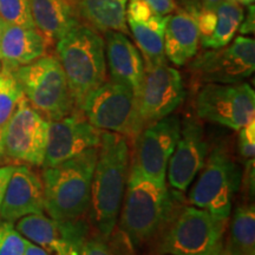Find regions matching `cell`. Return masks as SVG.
I'll return each instance as SVG.
<instances>
[{
  "label": "cell",
  "instance_id": "obj_26",
  "mask_svg": "<svg viewBox=\"0 0 255 255\" xmlns=\"http://www.w3.org/2000/svg\"><path fill=\"white\" fill-rule=\"evenodd\" d=\"M23 96L20 85L15 78L13 70L1 66L0 69V129L12 116L19 100Z\"/></svg>",
  "mask_w": 255,
  "mask_h": 255
},
{
  "label": "cell",
  "instance_id": "obj_40",
  "mask_svg": "<svg viewBox=\"0 0 255 255\" xmlns=\"http://www.w3.org/2000/svg\"><path fill=\"white\" fill-rule=\"evenodd\" d=\"M219 255H229V254H228V253H226V252L222 250V252H221V253H220Z\"/></svg>",
  "mask_w": 255,
  "mask_h": 255
},
{
  "label": "cell",
  "instance_id": "obj_12",
  "mask_svg": "<svg viewBox=\"0 0 255 255\" xmlns=\"http://www.w3.org/2000/svg\"><path fill=\"white\" fill-rule=\"evenodd\" d=\"M181 124L180 117L171 114L143 128L135 138L130 165L155 183L165 186L168 163L180 138Z\"/></svg>",
  "mask_w": 255,
  "mask_h": 255
},
{
  "label": "cell",
  "instance_id": "obj_42",
  "mask_svg": "<svg viewBox=\"0 0 255 255\" xmlns=\"http://www.w3.org/2000/svg\"><path fill=\"white\" fill-rule=\"evenodd\" d=\"M0 69H1V62H0Z\"/></svg>",
  "mask_w": 255,
  "mask_h": 255
},
{
  "label": "cell",
  "instance_id": "obj_14",
  "mask_svg": "<svg viewBox=\"0 0 255 255\" xmlns=\"http://www.w3.org/2000/svg\"><path fill=\"white\" fill-rule=\"evenodd\" d=\"M15 229L49 255H81L89 227L81 220H56L41 214L19 219Z\"/></svg>",
  "mask_w": 255,
  "mask_h": 255
},
{
  "label": "cell",
  "instance_id": "obj_11",
  "mask_svg": "<svg viewBox=\"0 0 255 255\" xmlns=\"http://www.w3.org/2000/svg\"><path fill=\"white\" fill-rule=\"evenodd\" d=\"M186 97L183 79L167 63L145 68L138 94L136 114L139 129L150 126L174 113Z\"/></svg>",
  "mask_w": 255,
  "mask_h": 255
},
{
  "label": "cell",
  "instance_id": "obj_38",
  "mask_svg": "<svg viewBox=\"0 0 255 255\" xmlns=\"http://www.w3.org/2000/svg\"><path fill=\"white\" fill-rule=\"evenodd\" d=\"M177 1L182 2V4L188 7V6L193 5V4H196V2H199V0H177Z\"/></svg>",
  "mask_w": 255,
  "mask_h": 255
},
{
  "label": "cell",
  "instance_id": "obj_20",
  "mask_svg": "<svg viewBox=\"0 0 255 255\" xmlns=\"http://www.w3.org/2000/svg\"><path fill=\"white\" fill-rule=\"evenodd\" d=\"M47 43L36 27L2 21L0 31L1 66L15 70L45 56Z\"/></svg>",
  "mask_w": 255,
  "mask_h": 255
},
{
  "label": "cell",
  "instance_id": "obj_10",
  "mask_svg": "<svg viewBox=\"0 0 255 255\" xmlns=\"http://www.w3.org/2000/svg\"><path fill=\"white\" fill-rule=\"evenodd\" d=\"M49 123L31 107L25 96H21L13 114L2 128V141L7 161L43 167Z\"/></svg>",
  "mask_w": 255,
  "mask_h": 255
},
{
  "label": "cell",
  "instance_id": "obj_33",
  "mask_svg": "<svg viewBox=\"0 0 255 255\" xmlns=\"http://www.w3.org/2000/svg\"><path fill=\"white\" fill-rule=\"evenodd\" d=\"M13 169H14L13 164L0 165V207H1L2 197H4L6 186H7V182L9 177H11Z\"/></svg>",
  "mask_w": 255,
  "mask_h": 255
},
{
  "label": "cell",
  "instance_id": "obj_37",
  "mask_svg": "<svg viewBox=\"0 0 255 255\" xmlns=\"http://www.w3.org/2000/svg\"><path fill=\"white\" fill-rule=\"evenodd\" d=\"M5 162H7V158L5 155L4 141H2V129H0V165L4 164Z\"/></svg>",
  "mask_w": 255,
  "mask_h": 255
},
{
  "label": "cell",
  "instance_id": "obj_8",
  "mask_svg": "<svg viewBox=\"0 0 255 255\" xmlns=\"http://www.w3.org/2000/svg\"><path fill=\"white\" fill-rule=\"evenodd\" d=\"M81 113L102 131L136 138L141 132L136 114V96L128 85L109 79L92 90L83 102Z\"/></svg>",
  "mask_w": 255,
  "mask_h": 255
},
{
  "label": "cell",
  "instance_id": "obj_31",
  "mask_svg": "<svg viewBox=\"0 0 255 255\" xmlns=\"http://www.w3.org/2000/svg\"><path fill=\"white\" fill-rule=\"evenodd\" d=\"M154 11L158 12L162 15L171 14L176 9L175 0H144Z\"/></svg>",
  "mask_w": 255,
  "mask_h": 255
},
{
  "label": "cell",
  "instance_id": "obj_25",
  "mask_svg": "<svg viewBox=\"0 0 255 255\" xmlns=\"http://www.w3.org/2000/svg\"><path fill=\"white\" fill-rule=\"evenodd\" d=\"M215 14L214 30L209 38L200 43L205 49H220L228 45L244 20L245 9L234 0H222L215 7Z\"/></svg>",
  "mask_w": 255,
  "mask_h": 255
},
{
  "label": "cell",
  "instance_id": "obj_2",
  "mask_svg": "<svg viewBox=\"0 0 255 255\" xmlns=\"http://www.w3.org/2000/svg\"><path fill=\"white\" fill-rule=\"evenodd\" d=\"M122 202L120 229L133 248L161 234L177 210L176 196L171 195L167 184L155 183L131 165Z\"/></svg>",
  "mask_w": 255,
  "mask_h": 255
},
{
  "label": "cell",
  "instance_id": "obj_1",
  "mask_svg": "<svg viewBox=\"0 0 255 255\" xmlns=\"http://www.w3.org/2000/svg\"><path fill=\"white\" fill-rule=\"evenodd\" d=\"M129 170L128 138L116 132L102 131L90 200L92 222L102 237H110L116 227Z\"/></svg>",
  "mask_w": 255,
  "mask_h": 255
},
{
  "label": "cell",
  "instance_id": "obj_30",
  "mask_svg": "<svg viewBox=\"0 0 255 255\" xmlns=\"http://www.w3.org/2000/svg\"><path fill=\"white\" fill-rule=\"evenodd\" d=\"M239 131L238 148L241 157L251 159L255 156V121L242 127Z\"/></svg>",
  "mask_w": 255,
  "mask_h": 255
},
{
  "label": "cell",
  "instance_id": "obj_13",
  "mask_svg": "<svg viewBox=\"0 0 255 255\" xmlns=\"http://www.w3.org/2000/svg\"><path fill=\"white\" fill-rule=\"evenodd\" d=\"M190 69L205 84L240 83L255 71V40L239 36L220 49H207L191 62Z\"/></svg>",
  "mask_w": 255,
  "mask_h": 255
},
{
  "label": "cell",
  "instance_id": "obj_19",
  "mask_svg": "<svg viewBox=\"0 0 255 255\" xmlns=\"http://www.w3.org/2000/svg\"><path fill=\"white\" fill-rule=\"evenodd\" d=\"M104 49L111 79L128 85L137 96L145 71L139 50L126 34L116 31L105 32Z\"/></svg>",
  "mask_w": 255,
  "mask_h": 255
},
{
  "label": "cell",
  "instance_id": "obj_9",
  "mask_svg": "<svg viewBox=\"0 0 255 255\" xmlns=\"http://www.w3.org/2000/svg\"><path fill=\"white\" fill-rule=\"evenodd\" d=\"M195 110L200 120L240 130L255 121V92L244 82L207 83L196 96Z\"/></svg>",
  "mask_w": 255,
  "mask_h": 255
},
{
  "label": "cell",
  "instance_id": "obj_22",
  "mask_svg": "<svg viewBox=\"0 0 255 255\" xmlns=\"http://www.w3.org/2000/svg\"><path fill=\"white\" fill-rule=\"evenodd\" d=\"M200 34L195 19L184 9L167 15L164 55L171 63L182 66L196 56Z\"/></svg>",
  "mask_w": 255,
  "mask_h": 255
},
{
  "label": "cell",
  "instance_id": "obj_27",
  "mask_svg": "<svg viewBox=\"0 0 255 255\" xmlns=\"http://www.w3.org/2000/svg\"><path fill=\"white\" fill-rule=\"evenodd\" d=\"M0 19L7 24L34 27L28 0H0Z\"/></svg>",
  "mask_w": 255,
  "mask_h": 255
},
{
  "label": "cell",
  "instance_id": "obj_35",
  "mask_svg": "<svg viewBox=\"0 0 255 255\" xmlns=\"http://www.w3.org/2000/svg\"><path fill=\"white\" fill-rule=\"evenodd\" d=\"M24 255H49V254H47L43 248H40L39 246H37V245L32 244V242L27 240V245H26V248H25Z\"/></svg>",
  "mask_w": 255,
  "mask_h": 255
},
{
  "label": "cell",
  "instance_id": "obj_15",
  "mask_svg": "<svg viewBox=\"0 0 255 255\" xmlns=\"http://www.w3.org/2000/svg\"><path fill=\"white\" fill-rule=\"evenodd\" d=\"M102 130L95 128L82 113L49 123V137L43 168L57 165L82 152L100 146Z\"/></svg>",
  "mask_w": 255,
  "mask_h": 255
},
{
  "label": "cell",
  "instance_id": "obj_23",
  "mask_svg": "<svg viewBox=\"0 0 255 255\" xmlns=\"http://www.w3.org/2000/svg\"><path fill=\"white\" fill-rule=\"evenodd\" d=\"M129 0H78L79 13L101 31L128 34L127 7Z\"/></svg>",
  "mask_w": 255,
  "mask_h": 255
},
{
  "label": "cell",
  "instance_id": "obj_32",
  "mask_svg": "<svg viewBox=\"0 0 255 255\" xmlns=\"http://www.w3.org/2000/svg\"><path fill=\"white\" fill-rule=\"evenodd\" d=\"M244 176H241V183L246 189V193L254 195V158L247 159L246 168L244 170Z\"/></svg>",
  "mask_w": 255,
  "mask_h": 255
},
{
  "label": "cell",
  "instance_id": "obj_24",
  "mask_svg": "<svg viewBox=\"0 0 255 255\" xmlns=\"http://www.w3.org/2000/svg\"><path fill=\"white\" fill-rule=\"evenodd\" d=\"M223 251L229 255H255L254 202L238 206L233 214Z\"/></svg>",
  "mask_w": 255,
  "mask_h": 255
},
{
  "label": "cell",
  "instance_id": "obj_28",
  "mask_svg": "<svg viewBox=\"0 0 255 255\" xmlns=\"http://www.w3.org/2000/svg\"><path fill=\"white\" fill-rule=\"evenodd\" d=\"M27 240L12 222H0V255H24Z\"/></svg>",
  "mask_w": 255,
  "mask_h": 255
},
{
  "label": "cell",
  "instance_id": "obj_39",
  "mask_svg": "<svg viewBox=\"0 0 255 255\" xmlns=\"http://www.w3.org/2000/svg\"><path fill=\"white\" fill-rule=\"evenodd\" d=\"M234 1L239 2L240 5H251V4H253L254 0H234Z\"/></svg>",
  "mask_w": 255,
  "mask_h": 255
},
{
  "label": "cell",
  "instance_id": "obj_3",
  "mask_svg": "<svg viewBox=\"0 0 255 255\" xmlns=\"http://www.w3.org/2000/svg\"><path fill=\"white\" fill-rule=\"evenodd\" d=\"M98 148L53 167L44 168V206L50 218L78 220L90 208L91 184Z\"/></svg>",
  "mask_w": 255,
  "mask_h": 255
},
{
  "label": "cell",
  "instance_id": "obj_18",
  "mask_svg": "<svg viewBox=\"0 0 255 255\" xmlns=\"http://www.w3.org/2000/svg\"><path fill=\"white\" fill-rule=\"evenodd\" d=\"M127 23L141 51L145 68L167 63L164 55V30L167 15L159 14L144 0H129Z\"/></svg>",
  "mask_w": 255,
  "mask_h": 255
},
{
  "label": "cell",
  "instance_id": "obj_21",
  "mask_svg": "<svg viewBox=\"0 0 255 255\" xmlns=\"http://www.w3.org/2000/svg\"><path fill=\"white\" fill-rule=\"evenodd\" d=\"M34 27L52 45L79 24L70 0H28Z\"/></svg>",
  "mask_w": 255,
  "mask_h": 255
},
{
  "label": "cell",
  "instance_id": "obj_34",
  "mask_svg": "<svg viewBox=\"0 0 255 255\" xmlns=\"http://www.w3.org/2000/svg\"><path fill=\"white\" fill-rule=\"evenodd\" d=\"M240 33L244 36V34H250L254 32V6L252 4L250 7V11H248V17L242 20V23L240 24V27L239 30Z\"/></svg>",
  "mask_w": 255,
  "mask_h": 255
},
{
  "label": "cell",
  "instance_id": "obj_41",
  "mask_svg": "<svg viewBox=\"0 0 255 255\" xmlns=\"http://www.w3.org/2000/svg\"><path fill=\"white\" fill-rule=\"evenodd\" d=\"M1 24H2V21H1V19H0V31H1Z\"/></svg>",
  "mask_w": 255,
  "mask_h": 255
},
{
  "label": "cell",
  "instance_id": "obj_29",
  "mask_svg": "<svg viewBox=\"0 0 255 255\" xmlns=\"http://www.w3.org/2000/svg\"><path fill=\"white\" fill-rule=\"evenodd\" d=\"M129 251L126 245L115 240H110V237L88 238L83 245L81 255H129Z\"/></svg>",
  "mask_w": 255,
  "mask_h": 255
},
{
  "label": "cell",
  "instance_id": "obj_36",
  "mask_svg": "<svg viewBox=\"0 0 255 255\" xmlns=\"http://www.w3.org/2000/svg\"><path fill=\"white\" fill-rule=\"evenodd\" d=\"M222 0H199L200 5L205 8L209 9H215L216 6H218Z\"/></svg>",
  "mask_w": 255,
  "mask_h": 255
},
{
  "label": "cell",
  "instance_id": "obj_16",
  "mask_svg": "<svg viewBox=\"0 0 255 255\" xmlns=\"http://www.w3.org/2000/svg\"><path fill=\"white\" fill-rule=\"evenodd\" d=\"M208 152L203 127L193 119L181 124L180 138L168 163L169 184L178 193L186 191L205 165Z\"/></svg>",
  "mask_w": 255,
  "mask_h": 255
},
{
  "label": "cell",
  "instance_id": "obj_7",
  "mask_svg": "<svg viewBox=\"0 0 255 255\" xmlns=\"http://www.w3.org/2000/svg\"><path fill=\"white\" fill-rule=\"evenodd\" d=\"M241 176L240 168L227 149L218 145L208 152L200 176L190 190L189 203L220 218L229 219Z\"/></svg>",
  "mask_w": 255,
  "mask_h": 255
},
{
  "label": "cell",
  "instance_id": "obj_5",
  "mask_svg": "<svg viewBox=\"0 0 255 255\" xmlns=\"http://www.w3.org/2000/svg\"><path fill=\"white\" fill-rule=\"evenodd\" d=\"M229 219L194 206L177 209L159 234V255H219Z\"/></svg>",
  "mask_w": 255,
  "mask_h": 255
},
{
  "label": "cell",
  "instance_id": "obj_6",
  "mask_svg": "<svg viewBox=\"0 0 255 255\" xmlns=\"http://www.w3.org/2000/svg\"><path fill=\"white\" fill-rule=\"evenodd\" d=\"M13 73L31 107L49 122L75 113L68 81L58 58L45 55L13 70Z\"/></svg>",
  "mask_w": 255,
  "mask_h": 255
},
{
  "label": "cell",
  "instance_id": "obj_4",
  "mask_svg": "<svg viewBox=\"0 0 255 255\" xmlns=\"http://www.w3.org/2000/svg\"><path fill=\"white\" fill-rule=\"evenodd\" d=\"M56 51L73 104L81 113L85 97L107 81L103 38L92 28L78 24L57 41Z\"/></svg>",
  "mask_w": 255,
  "mask_h": 255
},
{
  "label": "cell",
  "instance_id": "obj_17",
  "mask_svg": "<svg viewBox=\"0 0 255 255\" xmlns=\"http://www.w3.org/2000/svg\"><path fill=\"white\" fill-rule=\"evenodd\" d=\"M45 212L43 180L26 164L14 165L6 186L0 220L17 222L19 219Z\"/></svg>",
  "mask_w": 255,
  "mask_h": 255
}]
</instances>
